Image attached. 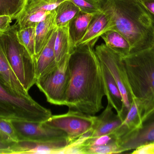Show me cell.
Wrapping results in <instances>:
<instances>
[{"label":"cell","mask_w":154,"mask_h":154,"mask_svg":"<svg viewBox=\"0 0 154 154\" xmlns=\"http://www.w3.org/2000/svg\"><path fill=\"white\" fill-rule=\"evenodd\" d=\"M26 0H0V15H9L15 20L26 3Z\"/></svg>","instance_id":"obj_25"},{"label":"cell","mask_w":154,"mask_h":154,"mask_svg":"<svg viewBox=\"0 0 154 154\" xmlns=\"http://www.w3.org/2000/svg\"><path fill=\"white\" fill-rule=\"evenodd\" d=\"M0 134L5 142L14 144L19 142L15 128L11 119L0 118Z\"/></svg>","instance_id":"obj_26"},{"label":"cell","mask_w":154,"mask_h":154,"mask_svg":"<svg viewBox=\"0 0 154 154\" xmlns=\"http://www.w3.org/2000/svg\"><path fill=\"white\" fill-rule=\"evenodd\" d=\"M1 32H0L1 33ZM0 78L5 85L15 93L26 95L29 94L20 83L12 70L0 39Z\"/></svg>","instance_id":"obj_19"},{"label":"cell","mask_w":154,"mask_h":154,"mask_svg":"<svg viewBox=\"0 0 154 154\" xmlns=\"http://www.w3.org/2000/svg\"><path fill=\"white\" fill-rule=\"evenodd\" d=\"M12 20L9 15H0V32H4L8 30L11 27Z\"/></svg>","instance_id":"obj_32"},{"label":"cell","mask_w":154,"mask_h":154,"mask_svg":"<svg viewBox=\"0 0 154 154\" xmlns=\"http://www.w3.org/2000/svg\"><path fill=\"white\" fill-rule=\"evenodd\" d=\"M66 0H26L20 13L15 19L18 30L35 26L48 14Z\"/></svg>","instance_id":"obj_10"},{"label":"cell","mask_w":154,"mask_h":154,"mask_svg":"<svg viewBox=\"0 0 154 154\" xmlns=\"http://www.w3.org/2000/svg\"><path fill=\"white\" fill-rule=\"evenodd\" d=\"M77 5L81 11L96 14L101 12L98 0H71Z\"/></svg>","instance_id":"obj_27"},{"label":"cell","mask_w":154,"mask_h":154,"mask_svg":"<svg viewBox=\"0 0 154 154\" xmlns=\"http://www.w3.org/2000/svg\"><path fill=\"white\" fill-rule=\"evenodd\" d=\"M96 118L97 116L69 109L66 114L52 115L43 123L51 127L65 132L70 144L92 130Z\"/></svg>","instance_id":"obj_8"},{"label":"cell","mask_w":154,"mask_h":154,"mask_svg":"<svg viewBox=\"0 0 154 154\" xmlns=\"http://www.w3.org/2000/svg\"><path fill=\"white\" fill-rule=\"evenodd\" d=\"M69 144L68 139L51 142L20 141L13 146L11 154H59Z\"/></svg>","instance_id":"obj_12"},{"label":"cell","mask_w":154,"mask_h":154,"mask_svg":"<svg viewBox=\"0 0 154 154\" xmlns=\"http://www.w3.org/2000/svg\"><path fill=\"white\" fill-rule=\"evenodd\" d=\"M56 23L58 28L66 26L81 11L71 0L62 2L55 9Z\"/></svg>","instance_id":"obj_23"},{"label":"cell","mask_w":154,"mask_h":154,"mask_svg":"<svg viewBox=\"0 0 154 154\" xmlns=\"http://www.w3.org/2000/svg\"><path fill=\"white\" fill-rule=\"evenodd\" d=\"M98 1L101 11L109 18V30L119 32L127 39L131 52L154 45L153 22L138 0Z\"/></svg>","instance_id":"obj_2"},{"label":"cell","mask_w":154,"mask_h":154,"mask_svg":"<svg viewBox=\"0 0 154 154\" xmlns=\"http://www.w3.org/2000/svg\"><path fill=\"white\" fill-rule=\"evenodd\" d=\"M107 47L122 57L128 55L131 52L130 43L122 34L114 30H107L100 36Z\"/></svg>","instance_id":"obj_20"},{"label":"cell","mask_w":154,"mask_h":154,"mask_svg":"<svg viewBox=\"0 0 154 154\" xmlns=\"http://www.w3.org/2000/svg\"><path fill=\"white\" fill-rule=\"evenodd\" d=\"M18 30L14 23L8 30L1 32L0 39L12 70L24 89L29 92L37 80L35 59L18 41Z\"/></svg>","instance_id":"obj_5"},{"label":"cell","mask_w":154,"mask_h":154,"mask_svg":"<svg viewBox=\"0 0 154 154\" xmlns=\"http://www.w3.org/2000/svg\"><path fill=\"white\" fill-rule=\"evenodd\" d=\"M20 141L51 142L68 139L65 132L44 123L12 120Z\"/></svg>","instance_id":"obj_9"},{"label":"cell","mask_w":154,"mask_h":154,"mask_svg":"<svg viewBox=\"0 0 154 154\" xmlns=\"http://www.w3.org/2000/svg\"><path fill=\"white\" fill-rule=\"evenodd\" d=\"M95 52L100 62L106 67L111 73L120 90L123 105L119 117L123 121L130 108L134 97L128 79L123 57L105 44L96 46Z\"/></svg>","instance_id":"obj_7"},{"label":"cell","mask_w":154,"mask_h":154,"mask_svg":"<svg viewBox=\"0 0 154 154\" xmlns=\"http://www.w3.org/2000/svg\"><path fill=\"white\" fill-rule=\"evenodd\" d=\"M57 34V30L53 33L49 41L40 53L35 58L37 79L55 68L57 64L54 50Z\"/></svg>","instance_id":"obj_18"},{"label":"cell","mask_w":154,"mask_h":154,"mask_svg":"<svg viewBox=\"0 0 154 154\" xmlns=\"http://www.w3.org/2000/svg\"><path fill=\"white\" fill-rule=\"evenodd\" d=\"M52 115L50 109L36 102L29 94L14 92L0 78V118L43 123Z\"/></svg>","instance_id":"obj_4"},{"label":"cell","mask_w":154,"mask_h":154,"mask_svg":"<svg viewBox=\"0 0 154 154\" xmlns=\"http://www.w3.org/2000/svg\"><path fill=\"white\" fill-rule=\"evenodd\" d=\"M70 79L66 105L70 110L96 115L103 108L105 96L101 64L93 47L79 45L69 60Z\"/></svg>","instance_id":"obj_1"},{"label":"cell","mask_w":154,"mask_h":154,"mask_svg":"<svg viewBox=\"0 0 154 154\" xmlns=\"http://www.w3.org/2000/svg\"><path fill=\"white\" fill-rule=\"evenodd\" d=\"M145 118V111L142 102L134 98L130 108L122 124L113 135L116 141L118 138L138 129Z\"/></svg>","instance_id":"obj_13"},{"label":"cell","mask_w":154,"mask_h":154,"mask_svg":"<svg viewBox=\"0 0 154 154\" xmlns=\"http://www.w3.org/2000/svg\"><path fill=\"white\" fill-rule=\"evenodd\" d=\"M131 153L134 154H154V143L141 146Z\"/></svg>","instance_id":"obj_30"},{"label":"cell","mask_w":154,"mask_h":154,"mask_svg":"<svg viewBox=\"0 0 154 154\" xmlns=\"http://www.w3.org/2000/svg\"><path fill=\"white\" fill-rule=\"evenodd\" d=\"M15 143H9L5 142L0 134V154H11L12 147Z\"/></svg>","instance_id":"obj_33"},{"label":"cell","mask_w":154,"mask_h":154,"mask_svg":"<svg viewBox=\"0 0 154 154\" xmlns=\"http://www.w3.org/2000/svg\"><path fill=\"white\" fill-rule=\"evenodd\" d=\"M55 9L48 14L35 26V58L40 53L57 30Z\"/></svg>","instance_id":"obj_15"},{"label":"cell","mask_w":154,"mask_h":154,"mask_svg":"<svg viewBox=\"0 0 154 154\" xmlns=\"http://www.w3.org/2000/svg\"><path fill=\"white\" fill-rule=\"evenodd\" d=\"M154 45L123 57L133 96L143 104L145 118L154 109Z\"/></svg>","instance_id":"obj_3"},{"label":"cell","mask_w":154,"mask_h":154,"mask_svg":"<svg viewBox=\"0 0 154 154\" xmlns=\"http://www.w3.org/2000/svg\"><path fill=\"white\" fill-rule=\"evenodd\" d=\"M150 15L154 24V0H138Z\"/></svg>","instance_id":"obj_31"},{"label":"cell","mask_w":154,"mask_h":154,"mask_svg":"<svg viewBox=\"0 0 154 154\" xmlns=\"http://www.w3.org/2000/svg\"><path fill=\"white\" fill-rule=\"evenodd\" d=\"M118 154L133 151L137 147L154 143V109L143 121L140 127L116 141Z\"/></svg>","instance_id":"obj_11"},{"label":"cell","mask_w":154,"mask_h":154,"mask_svg":"<svg viewBox=\"0 0 154 154\" xmlns=\"http://www.w3.org/2000/svg\"><path fill=\"white\" fill-rule=\"evenodd\" d=\"M109 28L110 21L105 13L102 11L94 14L84 36L77 46L88 45L94 48L99 38Z\"/></svg>","instance_id":"obj_16"},{"label":"cell","mask_w":154,"mask_h":154,"mask_svg":"<svg viewBox=\"0 0 154 154\" xmlns=\"http://www.w3.org/2000/svg\"><path fill=\"white\" fill-rule=\"evenodd\" d=\"M100 64L105 96L107 99L108 104L110 105L116 111L117 114L119 116L123 108L122 95L115 79L109 70L101 62Z\"/></svg>","instance_id":"obj_17"},{"label":"cell","mask_w":154,"mask_h":154,"mask_svg":"<svg viewBox=\"0 0 154 154\" xmlns=\"http://www.w3.org/2000/svg\"><path fill=\"white\" fill-rule=\"evenodd\" d=\"M35 26L18 30L17 37L20 44L25 47L30 54L35 59Z\"/></svg>","instance_id":"obj_24"},{"label":"cell","mask_w":154,"mask_h":154,"mask_svg":"<svg viewBox=\"0 0 154 154\" xmlns=\"http://www.w3.org/2000/svg\"><path fill=\"white\" fill-rule=\"evenodd\" d=\"M70 54L58 62L57 66L37 79L36 85L46 96L49 103L56 105H65L70 81L69 67Z\"/></svg>","instance_id":"obj_6"},{"label":"cell","mask_w":154,"mask_h":154,"mask_svg":"<svg viewBox=\"0 0 154 154\" xmlns=\"http://www.w3.org/2000/svg\"><path fill=\"white\" fill-rule=\"evenodd\" d=\"M115 141H116V139L114 135H104L93 139L87 140L82 145L86 146H100L106 145Z\"/></svg>","instance_id":"obj_29"},{"label":"cell","mask_w":154,"mask_h":154,"mask_svg":"<svg viewBox=\"0 0 154 154\" xmlns=\"http://www.w3.org/2000/svg\"><path fill=\"white\" fill-rule=\"evenodd\" d=\"M84 154H118V146L116 141L106 145L100 146H84Z\"/></svg>","instance_id":"obj_28"},{"label":"cell","mask_w":154,"mask_h":154,"mask_svg":"<svg viewBox=\"0 0 154 154\" xmlns=\"http://www.w3.org/2000/svg\"><path fill=\"white\" fill-rule=\"evenodd\" d=\"M94 14L80 11L69 22V35L74 48L83 38Z\"/></svg>","instance_id":"obj_21"},{"label":"cell","mask_w":154,"mask_h":154,"mask_svg":"<svg viewBox=\"0 0 154 154\" xmlns=\"http://www.w3.org/2000/svg\"><path fill=\"white\" fill-rule=\"evenodd\" d=\"M113 109L112 106L108 104L102 114L97 116L90 137L88 140L104 135L114 134L123 121L117 114H115Z\"/></svg>","instance_id":"obj_14"},{"label":"cell","mask_w":154,"mask_h":154,"mask_svg":"<svg viewBox=\"0 0 154 154\" xmlns=\"http://www.w3.org/2000/svg\"></svg>","instance_id":"obj_34"},{"label":"cell","mask_w":154,"mask_h":154,"mask_svg":"<svg viewBox=\"0 0 154 154\" xmlns=\"http://www.w3.org/2000/svg\"><path fill=\"white\" fill-rule=\"evenodd\" d=\"M74 49L75 48L69 35V24L58 28L54 45L57 62H59L66 55L70 54Z\"/></svg>","instance_id":"obj_22"}]
</instances>
